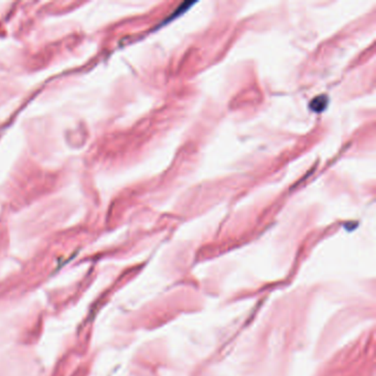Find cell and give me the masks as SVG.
I'll return each instance as SVG.
<instances>
[{
  "label": "cell",
  "instance_id": "cell-1",
  "mask_svg": "<svg viewBox=\"0 0 376 376\" xmlns=\"http://www.w3.org/2000/svg\"><path fill=\"white\" fill-rule=\"evenodd\" d=\"M328 102H329V100H328L327 96H318V98L312 100L311 103H310V109H311L314 112L320 113V112L325 109V107H327L328 105Z\"/></svg>",
  "mask_w": 376,
  "mask_h": 376
}]
</instances>
